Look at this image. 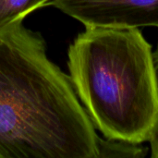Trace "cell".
<instances>
[{
    "label": "cell",
    "mask_w": 158,
    "mask_h": 158,
    "mask_svg": "<svg viewBox=\"0 0 158 158\" xmlns=\"http://www.w3.org/2000/svg\"><path fill=\"white\" fill-rule=\"evenodd\" d=\"M154 59H155V65H156V75H157V81H158V46L154 52Z\"/></svg>",
    "instance_id": "52a82bcc"
},
{
    "label": "cell",
    "mask_w": 158,
    "mask_h": 158,
    "mask_svg": "<svg viewBox=\"0 0 158 158\" xmlns=\"http://www.w3.org/2000/svg\"><path fill=\"white\" fill-rule=\"evenodd\" d=\"M85 27H158V0H51Z\"/></svg>",
    "instance_id": "3957f363"
},
{
    "label": "cell",
    "mask_w": 158,
    "mask_h": 158,
    "mask_svg": "<svg viewBox=\"0 0 158 158\" xmlns=\"http://www.w3.org/2000/svg\"><path fill=\"white\" fill-rule=\"evenodd\" d=\"M50 1H51V0H48V3H49V2H50ZM47 5H48V4H47Z\"/></svg>",
    "instance_id": "ba28073f"
},
{
    "label": "cell",
    "mask_w": 158,
    "mask_h": 158,
    "mask_svg": "<svg viewBox=\"0 0 158 158\" xmlns=\"http://www.w3.org/2000/svg\"><path fill=\"white\" fill-rule=\"evenodd\" d=\"M150 143H151V156L153 158H158V133Z\"/></svg>",
    "instance_id": "8992f818"
},
{
    "label": "cell",
    "mask_w": 158,
    "mask_h": 158,
    "mask_svg": "<svg viewBox=\"0 0 158 158\" xmlns=\"http://www.w3.org/2000/svg\"><path fill=\"white\" fill-rule=\"evenodd\" d=\"M147 150L140 143L100 137L98 140V158H143Z\"/></svg>",
    "instance_id": "5b68a950"
},
{
    "label": "cell",
    "mask_w": 158,
    "mask_h": 158,
    "mask_svg": "<svg viewBox=\"0 0 158 158\" xmlns=\"http://www.w3.org/2000/svg\"><path fill=\"white\" fill-rule=\"evenodd\" d=\"M94 126L40 34L0 29V158H98Z\"/></svg>",
    "instance_id": "6da1fadb"
},
{
    "label": "cell",
    "mask_w": 158,
    "mask_h": 158,
    "mask_svg": "<svg viewBox=\"0 0 158 158\" xmlns=\"http://www.w3.org/2000/svg\"><path fill=\"white\" fill-rule=\"evenodd\" d=\"M47 4L48 0H0V29L23 20L30 13Z\"/></svg>",
    "instance_id": "277c9868"
},
{
    "label": "cell",
    "mask_w": 158,
    "mask_h": 158,
    "mask_svg": "<svg viewBox=\"0 0 158 158\" xmlns=\"http://www.w3.org/2000/svg\"><path fill=\"white\" fill-rule=\"evenodd\" d=\"M69 79L94 128L133 143L158 133V81L138 28L85 27L68 52Z\"/></svg>",
    "instance_id": "7a4b0ae2"
}]
</instances>
